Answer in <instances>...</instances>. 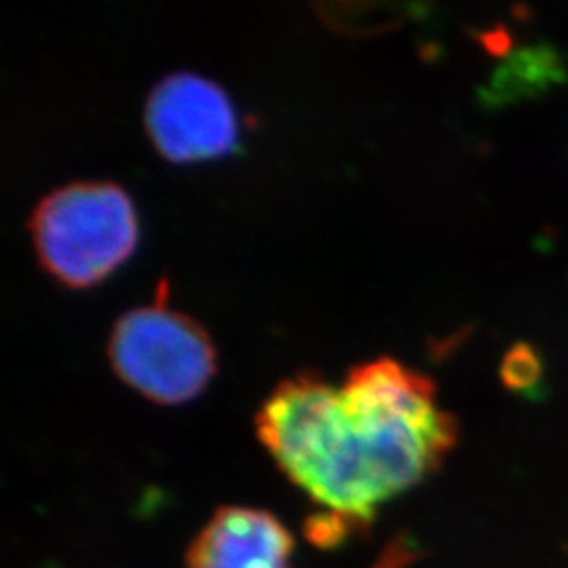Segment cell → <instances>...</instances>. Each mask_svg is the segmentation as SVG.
I'll return each mask as SVG.
<instances>
[{"mask_svg": "<svg viewBox=\"0 0 568 568\" xmlns=\"http://www.w3.org/2000/svg\"><path fill=\"white\" fill-rule=\"evenodd\" d=\"M255 426L284 476L337 527L371 523L457 443L432 379L392 358L352 366L342 386L302 371L274 387Z\"/></svg>", "mask_w": 568, "mask_h": 568, "instance_id": "cell-1", "label": "cell"}, {"mask_svg": "<svg viewBox=\"0 0 568 568\" xmlns=\"http://www.w3.org/2000/svg\"><path fill=\"white\" fill-rule=\"evenodd\" d=\"M39 260L60 283L91 286L133 253L138 215L129 194L110 182H79L49 192L32 213Z\"/></svg>", "mask_w": 568, "mask_h": 568, "instance_id": "cell-2", "label": "cell"}, {"mask_svg": "<svg viewBox=\"0 0 568 568\" xmlns=\"http://www.w3.org/2000/svg\"><path fill=\"white\" fill-rule=\"evenodd\" d=\"M108 354L124 384L161 405L194 398L215 371L203 326L164 304L124 312L112 328Z\"/></svg>", "mask_w": 568, "mask_h": 568, "instance_id": "cell-3", "label": "cell"}, {"mask_svg": "<svg viewBox=\"0 0 568 568\" xmlns=\"http://www.w3.org/2000/svg\"><path fill=\"white\" fill-rule=\"evenodd\" d=\"M143 121L156 150L173 163L224 156L239 143L236 112L224 89L192 72H173L156 82Z\"/></svg>", "mask_w": 568, "mask_h": 568, "instance_id": "cell-4", "label": "cell"}, {"mask_svg": "<svg viewBox=\"0 0 568 568\" xmlns=\"http://www.w3.org/2000/svg\"><path fill=\"white\" fill-rule=\"evenodd\" d=\"M295 541L267 509H217L192 541L185 568H291Z\"/></svg>", "mask_w": 568, "mask_h": 568, "instance_id": "cell-5", "label": "cell"}, {"mask_svg": "<svg viewBox=\"0 0 568 568\" xmlns=\"http://www.w3.org/2000/svg\"><path fill=\"white\" fill-rule=\"evenodd\" d=\"M504 384L520 394H537L544 377V366L539 354L528 344L514 345L504 358L501 366Z\"/></svg>", "mask_w": 568, "mask_h": 568, "instance_id": "cell-6", "label": "cell"}]
</instances>
